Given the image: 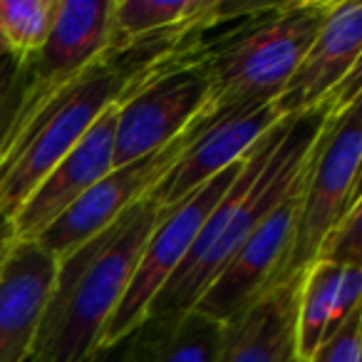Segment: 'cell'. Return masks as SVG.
I'll return each instance as SVG.
<instances>
[{
    "mask_svg": "<svg viewBox=\"0 0 362 362\" xmlns=\"http://www.w3.org/2000/svg\"><path fill=\"white\" fill-rule=\"evenodd\" d=\"M164 209L151 197L122 214L57 263V276L25 362H87L129 288L136 261Z\"/></svg>",
    "mask_w": 362,
    "mask_h": 362,
    "instance_id": "cell-2",
    "label": "cell"
},
{
    "mask_svg": "<svg viewBox=\"0 0 362 362\" xmlns=\"http://www.w3.org/2000/svg\"><path fill=\"white\" fill-rule=\"evenodd\" d=\"M60 0H0V23L8 50L21 60L33 57L52 30Z\"/></svg>",
    "mask_w": 362,
    "mask_h": 362,
    "instance_id": "cell-17",
    "label": "cell"
},
{
    "mask_svg": "<svg viewBox=\"0 0 362 362\" xmlns=\"http://www.w3.org/2000/svg\"><path fill=\"white\" fill-rule=\"evenodd\" d=\"M362 161V115L360 100L332 112L325 129L317 136L315 151L308 164L300 194L296 231L278 283L300 276L325 241V236L362 202L360 197Z\"/></svg>",
    "mask_w": 362,
    "mask_h": 362,
    "instance_id": "cell-4",
    "label": "cell"
},
{
    "mask_svg": "<svg viewBox=\"0 0 362 362\" xmlns=\"http://www.w3.org/2000/svg\"><path fill=\"white\" fill-rule=\"evenodd\" d=\"M192 33H164L124 50L105 52L95 65L37 105L0 154V214L16 216L42 176L107 110L122 105L161 70L174 67Z\"/></svg>",
    "mask_w": 362,
    "mask_h": 362,
    "instance_id": "cell-1",
    "label": "cell"
},
{
    "mask_svg": "<svg viewBox=\"0 0 362 362\" xmlns=\"http://www.w3.org/2000/svg\"><path fill=\"white\" fill-rule=\"evenodd\" d=\"M16 228H13V221L8 216H3L0 214V266H3V261H6V256L11 253L13 243H16Z\"/></svg>",
    "mask_w": 362,
    "mask_h": 362,
    "instance_id": "cell-23",
    "label": "cell"
},
{
    "mask_svg": "<svg viewBox=\"0 0 362 362\" xmlns=\"http://www.w3.org/2000/svg\"><path fill=\"white\" fill-rule=\"evenodd\" d=\"M281 119L276 100H248L238 105L214 107L202 119L176 164L151 189L149 197L164 211L179 206L206 181L246 159L258 139Z\"/></svg>",
    "mask_w": 362,
    "mask_h": 362,
    "instance_id": "cell-7",
    "label": "cell"
},
{
    "mask_svg": "<svg viewBox=\"0 0 362 362\" xmlns=\"http://www.w3.org/2000/svg\"><path fill=\"white\" fill-rule=\"evenodd\" d=\"M8 42H6V35H3V23H0V55H8Z\"/></svg>",
    "mask_w": 362,
    "mask_h": 362,
    "instance_id": "cell-24",
    "label": "cell"
},
{
    "mask_svg": "<svg viewBox=\"0 0 362 362\" xmlns=\"http://www.w3.org/2000/svg\"><path fill=\"white\" fill-rule=\"evenodd\" d=\"M206 115L199 117L184 134L176 136L174 141H169L161 149L151 151V154L141 156L136 161H129L124 166H115L105 179L97 181L85 197L77 199L60 218H55L35 238L37 246L60 263L62 258H67L85 241H90L92 236L112 226L122 214H127L134 204L149 197L151 189L164 179V174L176 164L181 151L187 149L194 132L199 129Z\"/></svg>",
    "mask_w": 362,
    "mask_h": 362,
    "instance_id": "cell-8",
    "label": "cell"
},
{
    "mask_svg": "<svg viewBox=\"0 0 362 362\" xmlns=\"http://www.w3.org/2000/svg\"><path fill=\"white\" fill-rule=\"evenodd\" d=\"M87 362H149V330L141 322L134 332L112 347H102Z\"/></svg>",
    "mask_w": 362,
    "mask_h": 362,
    "instance_id": "cell-22",
    "label": "cell"
},
{
    "mask_svg": "<svg viewBox=\"0 0 362 362\" xmlns=\"http://www.w3.org/2000/svg\"><path fill=\"white\" fill-rule=\"evenodd\" d=\"M360 298H362V268L360 266H345L340 268V281L335 288V300H332L330 322H327L325 340L335 335L355 310H360Z\"/></svg>",
    "mask_w": 362,
    "mask_h": 362,
    "instance_id": "cell-21",
    "label": "cell"
},
{
    "mask_svg": "<svg viewBox=\"0 0 362 362\" xmlns=\"http://www.w3.org/2000/svg\"><path fill=\"white\" fill-rule=\"evenodd\" d=\"M337 281H340V268L332 263L315 261L303 271L296 308V355L300 362L310 360L317 347L325 342Z\"/></svg>",
    "mask_w": 362,
    "mask_h": 362,
    "instance_id": "cell-16",
    "label": "cell"
},
{
    "mask_svg": "<svg viewBox=\"0 0 362 362\" xmlns=\"http://www.w3.org/2000/svg\"><path fill=\"white\" fill-rule=\"evenodd\" d=\"M57 276L35 241H16L0 266V362H25Z\"/></svg>",
    "mask_w": 362,
    "mask_h": 362,
    "instance_id": "cell-13",
    "label": "cell"
},
{
    "mask_svg": "<svg viewBox=\"0 0 362 362\" xmlns=\"http://www.w3.org/2000/svg\"><path fill=\"white\" fill-rule=\"evenodd\" d=\"M360 322H362V310H355L350 315V320L335 335L327 337L308 362H362Z\"/></svg>",
    "mask_w": 362,
    "mask_h": 362,
    "instance_id": "cell-20",
    "label": "cell"
},
{
    "mask_svg": "<svg viewBox=\"0 0 362 362\" xmlns=\"http://www.w3.org/2000/svg\"><path fill=\"white\" fill-rule=\"evenodd\" d=\"M241 164L243 161H238V164L228 166L218 176H214L202 189H197L192 197L184 199L179 206L161 211L154 231L149 233L144 248H141V256L136 261L129 288L122 296L117 310L112 313L110 322L105 325L100 350L122 342L129 332H134L146 320L149 305L159 296L161 288L169 283V278L179 271L184 258L189 256L204 221L211 214V209L218 204V199L228 192Z\"/></svg>",
    "mask_w": 362,
    "mask_h": 362,
    "instance_id": "cell-5",
    "label": "cell"
},
{
    "mask_svg": "<svg viewBox=\"0 0 362 362\" xmlns=\"http://www.w3.org/2000/svg\"><path fill=\"white\" fill-rule=\"evenodd\" d=\"M211 110V85L202 67H166L117 107L112 164L124 166L161 149Z\"/></svg>",
    "mask_w": 362,
    "mask_h": 362,
    "instance_id": "cell-6",
    "label": "cell"
},
{
    "mask_svg": "<svg viewBox=\"0 0 362 362\" xmlns=\"http://www.w3.org/2000/svg\"><path fill=\"white\" fill-rule=\"evenodd\" d=\"M303 273L271 286L223 325L218 362H300L296 355V308Z\"/></svg>",
    "mask_w": 362,
    "mask_h": 362,
    "instance_id": "cell-14",
    "label": "cell"
},
{
    "mask_svg": "<svg viewBox=\"0 0 362 362\" xmlns=\"http://www.w3.org/2000/svg\"><path fill=\"white\" fill-rule=\"evenodd\" d=\"M25 87L28 82L21 57H16L13 52L0 55V154L18 124L23 102H25Z\"/></svg>",
    "mask_w": 362,
    "mask_h": 362,
    "instance_id": "cell-19",
    "label": "cell"
},
{
    "mask_svg": "<svg viewBox=\"0 0 362 362\" xmlns=\"http://www.w3.org/2000/svg\"><path fill=\"white\" fill-rule=\"evenodd\" d=\"M330 8L332 0L256 3L241 16L192 33L181 62L204 70L214 107L276 100Z\"/></svg>",
    "mask_w": 362,
    "mask_h": 362,
    "instance_id": "cell-3",
    "label": "cell"
},
{
    "mask_svg": "<svg viewBox=\"0 0 362 362\" xmlns=\"http://www.w3.org/2000/svg\"><path fill=\"white\" fill-rule=\"evenodd\" d=\"M360 55L362 6L355 0L332 3L315 40L276 97L278 115L296 117L322 105L352 72L360 70Z\"/></svg>",
    "mask_w": 362,
    "mask_h": 362,
    "instance_id": "cell-12",
    "label": "cell"
},
{
    "mask_svg": "<svg viewBox=\"0 0 362 362\" xmlns=\"http://www.w3.org/2000/svg\"><path fill=\"white\" fill-rule=\"evenodd\" d=\"M112 6L115 0H95V3L60 0L57 3V16L45 45L33 57L23 60L28 87L16 129L52 92L95 65L100 57H105V52L110 50Z\"/></svg>",
    "mask_w": 362,
    "mask_h": 362,
    "instance_id": "cell-10",
    "label": "cell"
},
{
    "mask_svg": "<svg viewBox=\"0 0 362 362\" xmlns=\"http://www.w3.org/2000/svg\"><path fill=\"white\" fill-rule=\"evenodd\" d=\"M305 171L308 166L298 176L296 184L283 194L281 202L253 228L251 236L236 248V253L228 258L226 266L209 283L206 291L202 293V298L194 303V310L204 313V315L226 325L243 308H248L268 288L276 286L293 243V231H296L298 211H300V194Z\"/></svg>",
    "mask_w": 362,
    "mask_h": 362,
    "instance_id": "cell-9",
    "label": "cell"
},
{
    "mask_svg": "<svg viewBox=\"0 0 362 362\" xmlns=\"http://www.w3.org/2000/svg\"><path fill=\"white\" fill-rule=\"evenodd\" d=\"M362 202H357L350 211L345 214L340 223L332 228L320 243L315 253V261L332 263L337 268L360 266L362 268ZM313 261V263H315Z\"/></svg>",
    "mask_w": 362,
    "mask_h": 362,
    "instance_id": "cell-18",
    "label": "cell"
},
{
    "mask_svg": "<svg viewBox=\"0 0 362 362\" xmlns=\"http://www.w3.org/2000/svg\"><path fill=\"white\" fill-rule=\"evenodd\" d=\"M119 107V105H117ZM117 107L107 110L85 136L42 176L16 216L11 218L18 241H35L55 218H60L97 181L105 179L115 164Z\"/></svg>",
    "mask_w": 362,
    "mask_h": 362,
    "instance_id": "cell-11",
    "label": "cell"
},
{
    "mask_svg": "<svg viewBox=\"0 0 362 362\" xmlns=\"http://www.w3.org/2000/svg\"><path fill=\"white\" fill-rule=\"evenodd\" d=\"M149 362H218L223 322L187 310L171 317H146Z\"/></svg>",
    "mask_w": 362,
    "mask_h": 362,
    "instance_id": "cell-15",
    "label": "cell"
}]
</instances>
